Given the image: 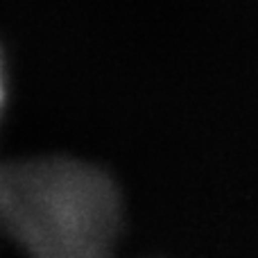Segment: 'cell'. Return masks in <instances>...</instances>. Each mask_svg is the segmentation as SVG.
<instances>
[{
  "mask_svg": "<svg viewBox=\"0 0 258 258\" xmlns=\"http://www.w3.org/2000/svg\"><path fill=\"white\" fill-rule=\"evenodd\" d=\"M5 102H7V82H5V66H3V54H0V116H3Z\"/></svg>",
  "mask_w": 258,
  "mask_h": 258,
  "instance_id": "obj_1",
  "label": "cell"
}]
</instances>
